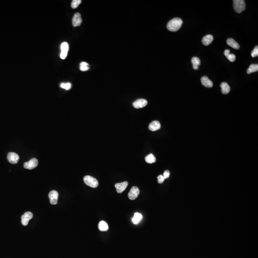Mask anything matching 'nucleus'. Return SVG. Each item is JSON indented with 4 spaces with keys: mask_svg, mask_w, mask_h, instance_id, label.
I'll return each mask as SVG.
<instances>
[{
    "mask_svg": "<svg viewBox=\"0 0 258 258\" xmlns=\"http://www.w3.org/2000/svg\"><path fill=\"white\" fill-rule=\"evenodd\" d=\"M146 161L148 164H153L156 161V158L153 154H150L149 155H147L145 158Z\"/></svg>",
    "mask_w": 258,
    "mask_h": 258,
    "instance_id": "nucleus-22",
    "label": "nucleus"
},
{
    "mask_svg": "<svg viewBox=\"0 0 258 258\" xmlns=\"http://www.w3.org/2000/svg\"><path fill=\"white\" fill-rule=\"evenodd\" d=\"M213 37L211 35H207L204 37L202 40V42L204 46H207L211 44L213 41Z\"/></svg>",
    "mask_w": 258,
    "mask_h": 258,
    "instance_id": "nucleus-15",
    "label": "nucleus"
},
{
    "mask_svg": "<svg viewBox=\"0 0 258 258\" xmlns=\"http://www.w3.org/2000/svg\"><path fill=\"white\" fill-rule=\"evenodd\" d=\"M165 178V179L168 178L170 176V172L168 170H166L165 171L164 173V175H162Z\"/></svg>",
    "mask_w": 258,
    "mask_h": 258,
    "instance_id": "nucleus-29",
    "label": "nucleus"
},
{
    "mask_svg": "<svg viewBox=\"0 0 258 258\" xmlns=\"http://www.w3.org/2000/svg\"><path fill=\"white\" fill-rule=\"evenodd\" d=\"M33 214L32 212H26L22 216V224L24 226L27 225L29 221L33 218Z\"/></svg>",
    "mask_w": 258,
    "mask_h": 258,
    "instance_id": "nucleus-8",
    "label": "nucleus"
},
{
    "mask_svg": "<svg viewBox=\"0 0 258 258\" xmlns=\"http://www.w3.org/2000/svg\"><path fill=\"white\" fill-rule=\"evenodd\" d=\"M128 185V182L127 181L122 182V183H117L115 184V188H116L117 192L119 194L123 193L127 187Z\"/></svg>",
    "mask_w": 258,
    "mask_h": 258,
    "instance_id": "nucleus-10",
    "label": "nucleus"
},
{
    "mask_svg": "<svg viewBox=\"0 0 258 258\" xmlns=\"http://www.w3.org/2000/svg\"><path fill=\"white\" fill-rule=\"evenodd\" d=\"M201 82L202 85L205 87L210 88L213 86V83L212 81L210 80L207 76H203L201 78Z\"/></svg>",
    "mask_w": 258,
    "mask_h": 258,
    "instance_id": "nucleus-13",
    "label": "nucleus"
},
{
    "mask_svg": "<svg viewBox=\"0 0 258 258\" xmlns=\"http://www.w3.org/2000/svg\"><path fill=\"white\" fill-rule=\"evenodd\" d=\"M7 159L8 161L11 164H17L19 160V157L16 153L10 152L8 154Z\"/></svg>",
    "mask_w": 258,
    "mask_h": 258,
    "instance_id": "nucleus-9",
    "label": "nucleus"
},
{
    "mask_svg": "<svg viewBox=\"0 0 258 258\" xmlns=\"http://www.w3.org/2000/svg\"><path fill=\"white\" fill-rule=\"evenodd\" d=\"M142 217H142V215L141 214L139 213H136L132 219L133 223L135 224H137L142 219Z\"/></svg>",
    "mask_w": 258,
    "mask_h": 258,
    "instance_id": "nucleus-23",
    "label": "nucleus"
},
{
    "mask_svg": "<svg viewBox=\"0 0 258 258\" xmlns=\"http://www.w3.org/2000/svg\"><path fill=\"white\" fill-rule=\"evenodd\" d=\"M140 194V190L138 187L135 186L132 187L128 193L129 198L131 200H135L137 198Z\"/></svg>",
    "mask_w": 258,
    "mask_h": 258,
    "instance_id": "nucleus-6",
    "label": "nucleus"
},
{
    "mask_svg": "<svg viewBox=\"0 0 258 258\" xmlns=\"http://www.w3.org/2000/svg\"><path fill=\"white\" fill-rule=\"evenodd\" d=\"M90 69L89 65L86 62H81L80 64V69L82 71H86Z\"/></svg>",
    "mask_w": 258,
    "mask_h": 258,
    "instance_id": "nucleus-24",
    "label": "nucleus"
},
{
    "mask_svg": "<svg viewBox=\"0 0 258 258\" xmlns=\"http://www.w3.org/2000/svg\"><path fill=\"white\" fill-rule=\"evenodd\" d=\"M69 50V45L68 43H62L61 45L60 58L62 60H65L67 57L68 51Z\"/></svg>",
    "mask_w": 258,
    "mask_h": 258,
    "instance_id": "nucleus-4",
    "label": "nucleus"
},
{
    "mask_svg": "<svg viewBox=\"0 0 258 258\" xmlns=\"http://www.w3.org/2000/svg\"><path fill=\"white\" fill-rule=\"evenodd\" d=\"M58 196H59L58 193L57 191L52 190L50 192L49 196L51 204L52 205L57 204Z\"/></svg>",
    "mask_w": 258,
    "mask_h": 258,
    "instance_id": "nucleus-7",
    "label": "nucleus"
},
{
    "mask_svg": "<svg viewBox=\"0 0 258 258\" xmlns=\"http://www.w3.org/2000/svg\"><path fill=\"white\" fill-rule=\"evenodd\" d=\"M258 71V65L251 64L250 65L249 68H248L247 71V74H250L251 73L257 72Z\"/></svg>",
    "mask_w": 258,
    "mask_h": 258,
    "instance_id": "nucleus-21",
    "label": "nucleus"
},
{
    "mask_svg": "<svg viewBox=\"0 0 258 258\" xmlns=\"http://www.w3.org/2000/svg\"><path fill=\"white\" fill-rule=\"evenodd\" d=\"M233 2V8L236 12L240 13L245 10L246 4L243 0H234Z\"/></svg>",
    "mask_w": 258,
    "mask_h": 258,
    "instance_id": "nucleus-2",
    "label": "nucleus"
},
{
    "mask_svg": "<svg viewBox=\"0 0 258 258\" xmlns=\"http://www.w3.org/2000/svg\"><path fill=\"white\" fill-rule=\"evenodd\" d=\"M148 102L145 99H139L135 101L133 103V106L136 109H140V108H143V107H146V106Z\"/></svg>",
    "mask_w": 258,
    "mask_h": 258,
    "instance_id": "nucleus-11",
    "label": "nucleus"
},
{
    "mask_svg": "<svg viewBox=\"0 0 258 258\" xmlns=\"http://www.w3.org/2000/svg\"><path fill=\"white\" fill-rule=\"evenodd\" d=\"M221 92L223 94H227L230 92V87L227 83L224 82L221 83Z\"/></svg>",
    "mask_w": 258,
    "mask_h": 258,
    "instance_id": "nucleus-16",
    "label": "nucleus"
},
{
    "mask_svg": "<svg viewBox=\"0 0 258 258\" xmlns=\"http://www.w3.org/2000/svg\"><path fill=\"white\" fill-rule=\"evenodd\" d=\"M158 182L159 184H162L164 182L165 180V178L162 175H159L157 177Z\"/></svg>",
    "mask_w": 258,
    "mask_h": 258,
    "instance_id": "nucleus-28",
    "label": "nucleus"
},
{
    "mask_svg": "<svg viewBox=\"0 0 258 258\" xmlns=\"http://www.w3.org/2000/svg\"><path fill=\"white\" fill-rule=\"evenodd\" d=\"M38 161L36 158H32L29 161L24 162V168L27 169L32 170L37 166Z\"/></svg>",
    "mask_w": 258,
    "mask_h": 258,
    "instance_id": "nucleus-5",
    "label": "nucleus"
},
{
    "mask_svg": "<svg viewBox=\"0 0 258 258\" xmlns=\"http://www.w3.org/2000/svg\"><path fill=\"white\" fill-rule=\"evenodd\" d=\"M81 0H73L72 1L71 7L73 9H76L79 7V5L81 4Z\"/></svg>",
    "mask_w": 258,
    "mask_h": 258,
    "instance_id": "nucleus-25",
    "label": "nucleus"
},
{
    "mask_svg": "<svg viewBox=\"0 0 258 258\" xmlns=\"http://www.w3.org/2000/svg\"><path fill=\"white\" fill-rule=\"evenodd\" d=\"M227 43L228 46L232 47L233 49L237 50L240 49V46L239 44H237V42L235 41V40L232 38H228L227 40Z\"/></svg>",
    "mask_w": 258,
    "mask_h": 258,
    "instance_id": "nucleus-17",
    "label": "nucleus"
},
{
    "mask_svg": "<svg viewBox=\"0 0 258 258\" xmlns=\"http://www.w3.org/2000/svg\"><path fill=\"white\" fill-rule=\"evenodd\" d=\"M82 20L81 18V15L80 13L77 12L75 13L73 17V20H72V23H73V26L74 27L79 26H80V24L82 23Z\"/></svg>",
    "mask_w": 258,
    "mask_h": 258,
    "instance_id": "nucleus-12",
    "label": "nucleus"
},
{
    "mask_svg": "<svg viewBox=\"0 0 258 258\" xmlns=\"http://www.w3.org/2000/svg\"><path fill=\"white\" fill-rule=\"evenodd\" d=\"M84 181L87 185L92 188H96L98 185V180L91 176H85L84 177Z\"/></svg>",
    "mask_w": 258,
    "mask_h": 258,
    "instance_id": "nucleus-3",
    "label": "nucleus"
},
{
    "mask_svg": "<svg viewBox=\"0 0 258 258\" xmlns=\"http://www.w3.org/2000/svg\"><path fill=\"white\" fill-rule=\"evenodd\" d=\"M183 24V21L181 19L178 17L171 20L168 23L167 28L171 32H176L179 30Z\"/></svg>",
    "mask_w": 258,
    "mask_h": 258,
    "instance_id": "nucleus-1",
    "label": "nucleus"
},
{
    "mask_svg": "<svg viewBox=\"0 0 258 258\" xmlns=\"http://www.w3.org/2000/svg\"><path fill=\"white\" fill-rule=\"evenodd\" d=\"M224 55L227 57L228 60L231 62H234L236 60V56L234 54H230L229 50L226 49L225 50Z\"/></svg>",
    "mask_w": 258,
    "mask_h": 258,
    "instance_id": "nucleus-18",
    "label": "nucleus"
},
{
    "mask_svg": "<svg viewBox=\"0 0 258 258\" xmlns=\"http://www.w3.org/2000/svg\"><path fill=\"white\" fill-rule=\"evenodd\" d=\"M98 228L101 232H106L109 229L108 225L104 221H101L98 224Z\"/></svg>",
    "mask_w": 258,
    "mask_h": 258,
    "instance_id": "nucleus-20",
    "label": "nucleus"
},
{
    "mask_svg": "<svg viewBox=\"0 0 258 258\" xmlns=\"http://www.w3.org/2000/svg\"><path fill=\"white\" fill-rule=\"evenodd\" d=\"M60 87L62 89H64L66 90H69L71 87V83H62L60 84Z\"/></svg>",
    "mask_w": 258,
    "mask_h": 258,
    "instance_id": "nucleus-26",
    "label": "nucleus"
},
{
    "mask_svg": "<svg viewBox=\"0 0 258 258\" xmlns=\"http://www.w3.org/2000/svg\"><path fill=\"white\" fill-rule=\"evenodd\" d=\"M251 56L252 57L254 58V57H258V46H256L255 47L254 49L251 51Z\"/></svg>",
    "mask_w": 258,
    "mask_h": 258,
    "instance_id": "nucleus-27",
    "label": "nucleus"
},
{
    "mask_svg": "<svg viewBox=\"0 0 258 258\" xmlns=\"http://www.w3.org/2000/svg\"><path fill=\"white\" fill-rule=\"evenodd\" d=\"M161 128V124L159 121H155L151 122L149 126V129L150 131L154 132L160 129Z\"/></svg>",
    "mask_w": 258,
    "mask_h": 258,
    "instance_id": "nucleus-14",
    "label": "nucleus"
},
{
    "mask_svg": "<svg viewBox=\"0 0 258 258\" xmlns=\"http://www.w3.org/2000/svg\"><path fill=\"white\" fill-rule=\"evenodd\" d=\"M192 63L193 65V68L195 70H198V66L200 65V60L199 58L198 57H194L192 58Z\"/></svg>",
    "mask_w": 258,
    "mask_h": 258,
    "instance_id": "nucleus-19",
    "label": "nucleus"
}]
</instances>
